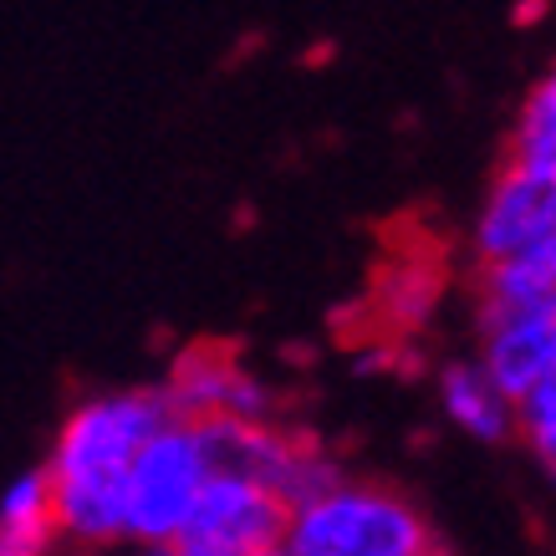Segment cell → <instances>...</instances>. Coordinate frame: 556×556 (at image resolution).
I'll return each mask as SVG.
<instances>
[{"label":"cell","mask_w":556,"mask_h":556,"mask_svg":"<svg viewBox=\"0 0 556 556\" xmlns=\"http://www.w3.org/2000/svg\"><path fill=\"white\" fill-rule=\"evenodd\" d=\"M164 419L174 414L159 388H118V393H92L83 404H72V414L51 439L47 465H41L56 536L83 546L87 556L118 552L123 480H128L138 444Z\"/></svg>","instance_id":"obj_1"},{"label":"cell","mask_w":556,"mask_h":556,"mask_svg":"<svg viewBox=\"0 0 556 556\" xmlns=\"http://www.w3.org/2000/svg\"><path fill=\"white\" fill-rule=\"evenodd\" d=\"M281 541L291 556H450L404 490L353 475L291 506Z\"/></svg>","instance_id":"obj_2"},{"label":"cell","mask_w":556,"mask_h":556,"mask_svg":"<svg viewBox=\"0 0 556 556\" xmlns=\"http://www.w3.org/2000/svg\"><path fill=\"white\" fill-rule=\"evenodd\" d=\"M210 444L189 419H164L138 444L128 480H123V546L128 552H174L189 531L210 480Z\"/></svg>","instance_id":"obj_3"},{"label":"cell","mask_w":556,"mask_h":556,"mask_svg":"<svg viewBox=\"0 0 556 556\" xmlns=\"http://www.w3.org/2000/svg\"><path fill=\"white\" fill-rule=\"evenodd\" d=\"M200 429L210 444V470L266 485L270 495L287 501V510L312 501L317 490H327L342 475L317 439H306L302 429H287L276 419H219L200 424Z\"/></svg>","instance_id":"obj_4"},{"label":"cell","mask_w":556,"mask_h":556,"mask_svg":"<svg viewBox=\"0 0 556 556\" xmlns=\"http://www.w3.org/2000/svg\"><path fill=\"white\" fill-rule=\"evenodd\" d=\"M174 419L219 424V419H276V393L240 363L230 348L200 342L174 357L169 378L159 383Z\"/></svg>","instance_id":"obj_5"},{"label":"cell","mask_w":556,"mask_h":556,"mask_svg":"<svg viewBox=\"0 0 556 556\" xmlns=\"http://www.w3.org/2000/svg\"><path fill=\"white\" fill-rule=\"evenodd\" d=\"M480 372L526 404L531 393L556 383V312L552 306H480Z\"/></svg>","instance_id":"obj_6"},{"label":"cell","mask_w":556,"mask_h":556,"mask_svg":"<svg viewBox=\"0 0 556 556\" xmlns=\"http://www.w3.org/2000/svg\"><path fill=\"white\" fill-rule=\"evenodd\" d=\"M281 536H287L281 495H270L266 485H251V480H236V475H210L179 546L210 556H251L261 546H276Z\"/></svg>","instance_id":"obj_7"},{"label":"cell","mask_w":556,"mask_h":556,"mask_svg":"<svg viewBox=\"0 0 556 556\" xmlns=\"http://www.w3.org/2000/svg\"><path fill=\"white\" fill-rule=\"evenodd\" d=\"M439 296H444V266L434 255H393L372 281V317L393 338H414L434 321Z\"/></svg>","instance_id":"obj_8"},{"label":"cell","mask_w":556,"mask_h":556,"mask_svg":"<svg viewBox=\"0 0 556 556\" xmlns=\"http://www.w3.org/2000/svg\"><path fill=\"white\" fill-rule=\"evenodd\" d=\"M439 408L459 434L480 439V444H501L516 434V404L480 372L475 357H455L439 368Z\"/></svg>","instance_id":"obj_9"},{"label":"cell","mask_w":556,"mask_h":556,"mask_svg":"<svg viewBox=\"0 0 556 556\" xmlns=\"http://www.w3.org/2000/svg\"><path fill=\"white\" fill-rule=\"evenodd\" d=\"M56 516L41 470L16 475L0 490V556H47L56 546Z\"/></svg>","instance_id":"obj_10"},{"label":"cell","mask_w":556,"mask_h":556,"mask_svg":"<svg viewBox=\"0 0 556 556\" xmlns=\"http://www.w3.org/2000/svg\"><path fill=\"white\" fill-rule=\"evenodd\" d=\"M516 169H531L541 179H556V67L531 83L516 128H510V159Z\"/></svg>","instance_id":"obj_11"},{"label":"cell","mask_w":556,"mask_h":556,"mask_svg":"<svg viewBox=\"0 0 556 556\" xmlns=\"http://www.w3.org/2000/svg\"><path fill=\"white\" fill-rule=\"evenodd\" d=\"M516 434L526 439V450L541 459V470L552 475L556 485V383L516 404Z\"/></svg>","instance_id":"obj_12"},{"label":"cell","mask_w":556,"mask_h":556,"mask_svg":"<svg viewBox=\"0 0 556 556\" xmlns=\"http://www.w3.org/2000/svg\"><path fill=\"white\" fill-rule=\"evenodd\" d=\"M251 556H291V552H287V541H276V546H261V552H251Z\"/></svg>","instance_id":"obj_13"},{"label":"cell","mask_w":556,"mask_h":556,"mask_svg":"<svg viewBox=\"0 0 556 556\" xmlns=\"http://www.w3.org/2000/svg\"><path fill=\"white\" fill-rule=\"evenodd\" d=\"M102 556H159V552H128V546H118V552H102ZM169 556V552H164Z\"/></svg>","instance_id":"obj_14"},{"label":"cell","mask_w":556,"mask_h":556,"mask_svg":"<svg viewBox=\"0 0 556 556\" xmlns=\"http://www.w3.org/2000/svg\"><path fill=\"white\" fill-rule=\"evenodd\" d=\"M169 556H210V552H189V546H179V552H169Z\"/></svg>","instance_id":"obj_15"}]
</instances>
